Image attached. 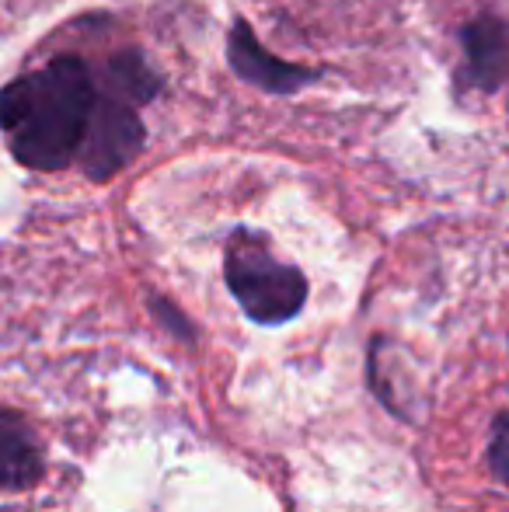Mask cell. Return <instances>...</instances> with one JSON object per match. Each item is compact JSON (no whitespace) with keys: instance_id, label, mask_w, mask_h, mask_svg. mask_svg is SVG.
Wrapping results in <instances>:
<instances>
[{"instance_id":"6da1fadb","label":"cell","mask_w":509,"mask_h":512,"mask_svg":"<svg viewBox=\"0 0 509 512\" xmlns=\"http://www.w3.org/2000/svg\"><path fill=\"white\" fill-rule=\"evenodd\" d=\"M98 88L88 63L60 56L0 88V129L32 171H60L77 157Z\"/></svg>"},{"instance_id":"277c9868","label":"cell","mask_w":509,"mask_h":512,"mask_svg":"<svg viewBox=\"0 0 509 512\" xmlns=\"http://www.w3.org/2000/svg\"><path fill=\"white\" fill-rule=\"evenodd\" d=\"M227 60H231V70L241 81L258 91H269V95H293V91L307 88L318 77V70L297 67V63L272 56L255 39L252 25L245 18H234L231 32H227Z\"/></svg>"},{"instance_id":"ba28073f","label":"cell","mask_w":509,"mask_h":512,"mask_svg":"<svg viewBox=\"0 0 509 512\" xmlns=\"http://www.w3.org/2000/svg\"><path fill=\"white\" fill-rule=\"evenodd\" d=\"M489 467L503 485H509V415H499L496 425H492Z\"/></svg>"},{"instance_id":"8992f818","label":"cell","mask_w":509,"mask_h":512,"mask_svg":"<svg viewBox=\"0 0 509 512\" xmlns=\"http://www.w3.org/2000/svg\"><path fill=\"white\" fill-rule=\"evenodd\" d=\"M461 46L468 56V81L482 91H496L509 81V21L478 14L461 28Z\"/></svg>"},{"instance_id":"5b68a950","label":"cell","mask_w":509,"mask_h":512,"mask_svg":"<svg viewBox=\"0 0 509 512\" xmlns=\"http://www.w3.org/2000/svg\"><path fill=\"white\" fill-rule=\"evenodd\" d=\"M46 474L42 443L21 411L0 405V492H28Z\"/></svg>"},{"instance_id":"52a82bcc","label":"cell","mask_w":509,"mask_h":512,"mask_svg":"<svg viewBox=\"0 0 509 512\" xmlns=\"http://www.w3.org/2000/svg\"><path fill=\"white\" fill-rule=\"evenodd\" d=\"M102 81L105 95H116L129 105H147L161 95V74L150 67V60L140 49H126V53L112 56Z\"/></svg>"},{"instance_id":"3957f363","label":"cell","mask_w":509,"mask_h":512,"mask_svg":"<svg viewBox=\"0 0 509 512\" xmlns=\"http://www.w3.org/2000/svg\"><path fill=\"white\" fill-rule=\"evenodd\" d=\"M143 140H147V129L136 115V105L98 91L84 140L77 147V161L91 182H109L140 154Z\"/></svg>"},{"instance_id":"7a4b0ae2","label":"cell","mask_w":509,"mask_h":512,"mask_svg":"<svg viewBox=\"0 0 509 512\" xmlns=\"http://www.w3.org/2000/svg\"><path fill=\"white\" fill-rule=\"evenodd\" d=\"M227 290L255 324H286L307 304V279L297 265L279 262L265 237L238 230L224 255Z\"/></svg>"}]
</instances>
